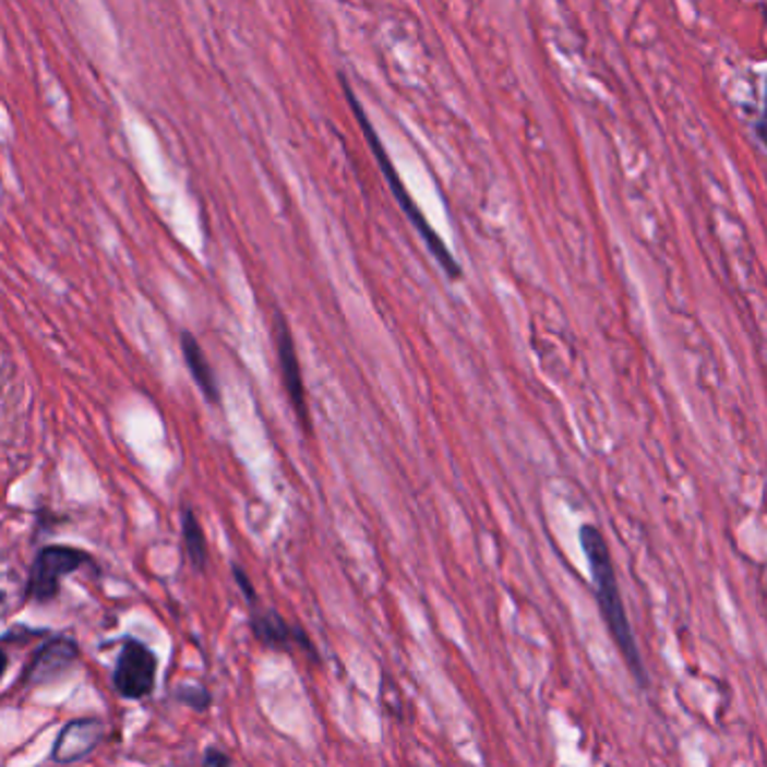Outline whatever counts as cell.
<instances>
[{"label": "cell", "mask_w": 767, "mask_h": 767, "mask_svg": "<svg viewBox=\"0 0 767 767\" xmlns=\"http://www.w3.org/2000/svg\"><path fill=\"white\" fill-rule=\"evenodd\" d=\"M0 603H3V595H0Z\"/></svg>", "instance_id": "17"}, {"label": "cell", "mask_w": 767, "mask_h": 767, "mask_svg": "<svg viewBox=\"0 0 767 767\" xmlns=\"http://www.w3.org/2000/svg\"><path fill=\"white\" fill-rule=\"evenodd\" d=\"M157 678V656L140 639L127 637L121 644L112 684L121 698L127 700H142L153 694Z\"/></svg>", "instance_id": "4"}, {"label": "cell", "mask_w": 767, "mask_h": 767, "mask_svg": "<svg viewBox=\"0 0 767 767\" xmlns=\"http://www.w3.org/2000/svg\"><path fill=\"white\" fill-rule=\"evenodd\" d=\"M765 21H767V0H765Z\"/></svg>", "instance_id": "16"}, {"label": "cell", "mask_w": 767, "mask_h": 767, "mask_svg": "<svg viewBox=\"0 0 767 767\" xmlns=\"http://www.w3.org/2000/svg\"><path fill=\"white\" fill-rule=\"evenodd\" d=\"M176 698H178L182 705H187V707H191V709H195V711H205V709L209 707V703H212L209 692L205 690V686H197V684H184V686H180V690L176 692Z\"/></svg>", "instance_id": "11"}, {"label": "cell", "mask_w": 767, "mask_h": 767, "mask_svg": "<svg viewBox=\"0 0 767 767\" xmlns=\"http://www.w3.org/2000/svg\"><path fill=\"white\" fill-rule=\"evenodd\" d=\"M180 344H182V355H184L187 369H189L193 382L197 384L202 395L209 399V404H218L220 402V388H218L216 373L212 369V363H209L205 350H202V346L197 344V339L191 333H182Z\"/></svg>", "instance_id": "9"}, {"label": "cell", "mask_w": 767, "mask_h": 767, "mask_svg": "<svg viewBox=\"0 0 767 767\" xmlns=\"http://www.w3.org/2000/svg\"><path fill=\"white\" fill-rule=\"evenodd\" d=\"M252 631L256 635V639L267 646V649H276V651H295L301 649L308 656H314V646L310 642V637L299 628L292 626L290 622H286L280 618V613L276 611H261V609H252Z\"/></svg>", "instance_id": "8"}, {"label": "cell", "mask_w": 767, "mask_h": 767, "mask_svg": "<svg viewBox=\"0 0 767 767\" xmlns=\"http://www.w3.org/2000/svg\"><path fill=\"white\" fill-rule=\"evenodd\" d=\"M202 763H205V767H231V758L225 752L216 750V747L205 752V760H202Z\"/></svg>", "instance_id": "14"}, {"label": "cell", "mask_w": 767, "mask_h": 767, "mask_svg": "<svg viewBox=\"0 0 767 767\" xmlns=\"http://www.w3.org/2000/svg\"><path fill=\"white\" fill-rule=\"evenodd\" d=\"M106 722L95 716L74 718L63 724L52 747V760L57 765H72L91 756L104 741Z\"/></svg>", "instance_id": "6"}, {"label": "cell", "mask_w": 767, "mask_h": 767, "mask_svg": "<svg viewBox=\"0 0 767 767\" xmlns=\"http://www.w3.org/2000/svg\"><path fill=\"white\" fill-rule=\"evenodd\" d=\"M754 135L756 140L767 148V79H765V97H763V110L754 124Z\"/></svg>", "instance_id": "13"}, {"label": "cell", "mask_w": 767, "mask_h": 767, "mask_svg": "<svg viewBox=\"0 0 767 767\" xmlns=\"http://www.w3.org/2000/svg\"><path fill=\"white\" fill-rule=\"evenodd\" d=\"M274 341H276V359H278L283 386H286V391H288V397L292 402L295 411L299 414V420L308 422L305 388H303V375H301V363H299L295 337L288 328L286 319H283L280 314L274 316Z\"/></svg>", "instance_id": "7"}, {"label": "cell", "mask_w": 767, "mask_h": 767, "mask_svg": "<svg viewBox=\"0 0 767 767\" xmlns=\"http://www.w3.org/2000/svg\"><path fill=\"white\" fill-rule=\"evenodd\" d=\"M8 667H10V658H8L3 646H0V680H3V675L8 673Z\"/></svg>", "instance_id": "15"}, {"label": "cell", "mask_w": 767, "mask_h": 767, "mask_svg": "<svg viewBox=\"0 0 767 767\" xmlns=\"http://www.w3.org/2000/svg\"><path fill=\"white\" fill-rule=\"evenodd\" d=\"M93 556L79 548L70 546H46L34 556L29 579H27V599L34 603H50L59 597L61 579L84 568Z\"/></svg>", "instance_id": "3"}, {"label": "cell", "mask_w": 767, "mask_h": 767, "mask_svg": "<svg viewBox=\"0 0 767 767\" xmlns=\"http://www.w3.org/2000/svg\"><path fill=\"white\" fill-rule=\"evenodd\" d=\"M79 660V646L70 637H52L40 644L23 671V684L40 686L65 675Z\"/></svg>", "instance_id": "5"}, {"label": "cell", "mask_w": 767, "mask_h": 767, "mask_svg": "<svg viewBox=\"0 0 767 767\" xmlns=\"http://www.w3.org/2000/svg\"><path fill=\"white\" fill-rule=\"evenodd\" d=\"M233 577H236V584H238L240 592L245 595V599L250 601V606L254 609V606H256V590H254V586L250 584V579H248L245 571L238 568V565H233Z\"/></svg>", "instance_id": "12"}, {"label": "cell", "mask_w": 767, "mask_h": 767, "mask_svg": "<svg viewBox=\"0 0 767 767\" xmlns=\"http://www.w3.org/2000/svg\"><path fill=\"white\" fill-rule=\"evenodd\" d=\"M344 88H346V91H344V93H346V99H348L350 106H352V112H355V117H357V121H359V127H361L363 135H367V140H369V146H371V151H373V155H375V159H377V165H380V169H382V173H384V178H386V184H388L391 193H393L395 200H397L399 209L404 212V216H407V218L411 220V225L416 227V231H418L420 238L424 240L427 250L433 254V259H435L438 265L444 269V274H447V276L454 278V280L460 278L463 269H460L458 261L454 259V254L450 252V248L444 245V240L438 236V231L429 225V220L424 218V214L420 212V207L414 202V197H411V193L407 191V187H404V182H402V178L397 176V171H395V167H393V161H391V157H388L384 144L380 142V137H377L375 129L371 127V121H369L367 112H363L361 104L357 101V97L352 95V91H350V86L346 84V81H344Z\"/></svg>", "instance_id": "2"}, {"label": "cell", "mask_w": 767, "mask_h": 767, "mask_svg": "<svg viewBox=\"0 0 767 767\" xmlns=\"http://www.w3.org/2000/svg\"><path fill=\"white\" fill-rule=\"evenodd\" d=\"M182 539H184V550L191 565L197 573H202L209 563V548H207L205 530H202L197 516L189 507L182 512Z\"/></svg>", "instance_id": "10"}, {"label": "cell", "mask_w": 767, "mask_h": 767, "mask_svg": "<svg viewBox=\"0 0 767 767\" xmlns=\"http://www.w3.org/2000/svg\"><path fill=\"white\" fill-rule=\"evenodd\" d=\"M579 541H582V550L588 561L597 603H599L601 618L606 622V628H609L613 642L618 644V649H620L628 671L637 680V684L646 686L649 684V675H646V669H644V662H642V656L637 649V642H635V635H633V628H631V622H628V615L624 609L609 543H606L601 530L592 523L582 525Z\"/></svg>", "instance_id": "1"}]
</instances>
